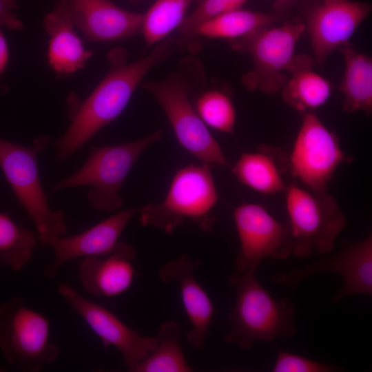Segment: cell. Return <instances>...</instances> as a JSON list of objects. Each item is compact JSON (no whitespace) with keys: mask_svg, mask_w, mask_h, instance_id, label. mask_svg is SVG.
Listing matches in <instances>:
<instances>
[{"mask_svg":"<svg viewBox=\"0 0 372 372\" xmlns=\"http://www.w3.org/2000/svg\"><path fill=\"white\" fill-rule=\"evenodd\" d=\"M174 44V37L169 36L156 43L149 53L132 63L128 62L123 48L110 51L107 55L109 70L92 93L83 100L69 99L70 124L53 143L56 160L61 162L69 158L114 121L147 74L172 53Z\"/></svg>","mask_w":372,"mask_h":372,"instance_id":"1","label":"cell"},{"mask_svg":"<svg viewBox=\"0 0 372 372\" xmlns=\"http://www.w3.org/2000/svg\"><path fill=\"white\" fill-rule=\"evenodd\" d=\"M229 282L235 289V302L229 314L232 327L223 336L226 342L247 350L256 341L292 338L296 333V308L289 299L274 298L253 272L236 271Z\"/></svg>","mask_w":372,"mask_h":372,"instance_id":"2","label":"cell"},{"mask_svg":"<svg viewBox=\"0 0 372 372\" xmlns=\"http://www.w3.org/2000/svg\"><path fill=\"white\" fill-rule=\"evenodd\" d=\"M218 199L210 165L190 164L174 174L165 199L139 209L143 226H152L170 234L185 221L202 231H211L216 220L213 209Z\"/></svg>","mask_w":372,"mask_h":372,"instance_id":"3","label":"cell"},{"mask_svg":"<svg viewBox=\"0 0 372 372\" xmlns=\"http://www.w3.org/2000/svg\"><path fill=\"white\" fill-rule=\"evenodd\" d=\"M163 135L158 130L138 140L108 146H92L84 164L72 174L55 183L52 191L89 187L87 200L95 209L112 212L123 203L121 189L141 155Z\"/></svg>","mask_w":372,"mask_h":372,"instance_id":"4","label":"cell"},{"mask_svg":"<svg viewBox=\"0 0 372 372\" xmlns=\"http://www.w3.org/2000/svg\"><path fill=\"white\" fill-rule=\"evenodd\" d=\"M48 135L37 137L32 146L0 138V167L21 206L34 223L41 246L48 238L66 233L65 214L52 209L39 174L38 156L51 144Z\"/></svg>","mask_w":372,"mask_h":372,"instance_id":"5","label":"cell"},{"mask_svg":"<svg viewBox=\"0 0 372 372\" xmlns=\"http://www.w3.org/2000/svg\"><path fill=\"white\" fill-rule=\"evenodd\" d=\"M304 32V23L291 22L262 28L229 40L232 49L248 54L253 61L252 68L241 76L243 87L267 94L281 90L289 79L286 72L294 61L296 46Z\"/></svg>","mask_w":372,"mask_h":372,"instance_id":"6","label":"cell"},{"mask_svg":"<svg viewBox=\"0 0 372 372\" xmlns=\"http://www.w3.org/2000/svg\"><path fill=\"white\" fill-rule=\"evenodd\" d=\"M293 247L292 254L305 258L313 252L330 253L347 225L337 200L325 192L289 184L285 192Z\"/></svg>","mask_w":372,"mask_h":372,"instance_id":"7","label":"cell"},{"mask_svg":"<svg viewBox=\"0 0 372 372\" xmlns=\"http://www.w3.org/2000/svg\"><path fill=\"white\" fill-rule=\"evenodd\" d=\"M50 322L23 298L0 304V349L7 361L23 372H38L54 362L61 349L50 342Z\"/></svg>","mask_w":372,"mask_h":372,"instance_id":"8","label":"cell"},{"mask_svg":"<svg viewBox=\"0 0 372 372\" xmlns=\"http://www.w3.org/2000/svg\"><path fill=\"white\" fill-rule=\"evenodd\" d=\"M141 85L161 106L178 142L187 152L202 163L228 165L220 145L192 105L187 82L180 74Z\"/></svg>","mask_w":372,"mask_h":372,"instance_id":"9","label":"cell"},{"mask_svg":"<svg viewBox=\"0 0 372 372\" xmlns=\"http://www.w3.org/2000/svg\"><path fill=\"white\" fill-rule=\"evenodd\" d=\"M240 248L235 259L237 272L255 273L265 258L285 259L293 252L289 223H282L263 206L245 203L234 209Z\"/></svg>","mask_w":372,"mask_h":372,"instance_id":"10","label":"cell"},{"mask_svg":"<svg viewBox=\"0 0 372 372\" xmlns=\"http://www.w3.org/2000/svg\"><path fill=\"white\" fill-rule=\"evenodd\" d=\"M338 138L313 112L303 115L288 158V169L309 189L325 192L339 166L347 161Z\"/></svg>","mask_w":372,"mask_h":372,"instance_id":"11","label":"cell"},{"mask_svg":"<svg viewBox=\"0 0 372 372\" xmlns=\"http://www.w3.org/2000/svg\"><path fill=\"white\" fill-rule=\"evenodd\" d=\"M336 273L343 278L341 290L331 299L337 303L355 294H372V237L349 243L335 254L319 258L302 268L276 271L271 278L276 284L295 289L307 278L322 273Z\"/></svg>","mask_w":372,"mask_h":372,"instance_id":"12","label":"cell"},{"mask_svg":"<svg viewBox=\"0 0 372 372\" xmlns=\"http://www.w3.org/2000/svg\"><path fill=\"white\" fill-rule=\"evenodd\" d=\"M57 291L106 347L112 345L120 351L128 371L132 372L156 347V337L141 335L106 308L83 297L70 285L59 284Z\"/></svg>","mask_w":372,"mask_h":372,"instance_id":"13","label":"cell"},{"mask_svg":"<svg viewBox=\"0 0 372 372\" xmlns=\"http://www.w3.org/2000/svg\"><path fill=\"white\" fill-rule=\"evenodd\" d=\"M371 12L370 3L351 0H322L311 7L304 25L316 63L322 66L333 51L348 43Z\"/></svg>","mask_w":372,"mask_h":372,"instance_id":"14","label":"cell"},{"mask_svg":"<svg viewBox=\"0 0 372 372\" xmlns=\"http://www.w3.org/2000/svg\"><path fill=\"white\" fill-rule=\"evenodd\" d=\"M54 9L94 42H114L134 36L141 31L143 17L110 0H56Z\"/></svg>","mask_w":372,"mask_h":372,"instance_id":"15","label":"cell"},{"mask_svg":"<svg viewBox=\"0 0 372 372\" xmlns=\"http://www.w3.org/2000/svg\"><path fill=\"white\" fill-rule=\"evenodd\" d=\"M138 209L128 208L118 211L90 229L70 236H54L41 245L50 247L54 260L44 268L48 278H54L65 262L78 258L90 256H106L114 248L130 220Z\"/></svg>","mask_w":372,"mask_h":372,"instance_id":"16","label":"cell"},{"mask_svg":"<svg viewBox=\"0 0 372 372\" xmlns=\"http://www.w3.org/2000/svg\"><path fill=\"white\" fill-rule=\"evenodd\" d=\"M201 266L200 260L182 254L166 262L158 271L162 282H176L179 286L183 306L192 326L187 338L195 350L205 346L214 311L209 297L195 278L194 272Z\"/></svg>","mask_w":372,"mask_h":372,"instance_id":"17","label":"cell"},{"mask_svg":"<svg viewBox=\"0 0 372 372\" xmlns=\"http://www.w3.org/2000/svg\"><path fill=\"white\" fill-rule=\"evenodd\" d=\"M136 248L118 242L106 256H90L81 260L78 273L83 289L90 294L113 297L127 291L134 278L132 261Z\"/></svg>","mask_w":372,"mask_h":372,"instance_id":"18","label":"cell"},{"mask_svg":"<svg viewBox=\"0 0 372 372\" xmlns=\"http://www.w3.org/2000/svg\"><path fill=\"white\" fill-rule=\"evenodd\" d=\"M287 169L288 158L282 149L262 145L256 152L242 153L231 172L253 190L273 195L285 192L288 185L283 175Z\"/></svg>","mask_w":372,"mask_h":372,"instance_id":"19","label":"cell"},{"mask_svg":"<svg viewBox=\"0 0 372 372\" xmlns=\"http://www.w3.org/2000/svg\"><path fill=\"white\" fill-rule=\"evenodd\" d=\"M43 23L50 36L47 56L50 68L60 74H71L83 68L93 52L85 48L68 17L54 9Z\"/></svg>","mask_w":372,"mask_h":372,"instance_id":"20","label":"cell"},{"mask_svg":"<svg viewBox=\"0 0 372 372\" xmlns=\"http://www.w3.org/2000/svg\"><path fill=\"white\" fill-rule=\"evenodd\" d=\"M316 63L310 55L296 54L291 77L281 89L285 103L303 114L324 105L332 93L331 83L313 70Z\"/></svg>","mask_w":372,"mask_h":372,"instance_id":"21","label":"cell"},{"mask_svg":"<svg viewBox=\"0 0 372 372\" xmlns=\"http://www.w3.org/2000/svg\"><path fill=\"white\" fill-rule=\"evenodd\" d=\"M345 62L340 90L344 95L342 110L353 113H372V59L358 52L349 42L338 49Z\"/></svg>","mask_w":372,"mask_h":372,"instance_id":"22","label":"cell"},{"mask_svg":"<svg viewBox=\"0 0 372 372\" xmlns=\"http://www.w3.org/2000/svg\"><path fill=\"white\" fill-rule=\"evenodd\" d=\"M280 19L278 14L239 8L205 21L198 27L194 37L235 39L254 30L272 26Z\"/></svg>","mask_w":372,"mask_h":372,"instance_id":"23","label":"cell"},{"mask_svg":"<svg viewBox=\"0 0 372 372\" xmlns=\"http://www.w3.org/2000/svg\"><path fill=\"white\" fill-rule=\"evenodd\" d=\"M181 328L174 320H167L157 332V346L132 372H190L193 369L180 344Z\"/></svg>","mask_w":372,"mask_h":372,"instance_id":"24","label":"cell"},{"mask_svg":"<svg viewBox=\"0 0 372 372\" xmlns=\"http://www.w3.org/2000/svg\"><path fill=\"white\" fill-rule=\"evenodd\" d=\"M195 1L201 0H157L143 17L141 32L146 46L156 45L178 28Z\"/></svg>","mask_w":372,"mask_h":372,"instance_id":"25","label":"cell"},{"mask_svg":"<svg viewBox=\"0 0 372 372\" xmlns=\"http://www.w3.org/2000/svg\"><path fill=\"white\" fill-rule=\"evenodd\" d=\"M37 240L33 232L0 212V265L21 271L30 260Z\"/></svg>","mask_w":372,"mask_h":372,"instance_id":"26","label":"cell"},{"mask_svg":"<svg viewBox=\"0 0 372 372\" xmlns=\"http://www.w3.org/2000/svg\"><path fill=\"white\" fill-rule=\"evenodd\" d=\"M195 109L206 125L234 134L236 112L231 98L219 90L203 92L196 100Z\"/></svg>","mask_w":372,"mask_h":372,"instance_id":"27","label":"cell"},{"mask_svg":"<svg viewBox=\"0 0 372 372\" xmlns=\"http://www.w3.org/2000/svg\"><path fill=\"white\" fill-rule=\"evenodd\" d=\"M247 0H201L198 6L185 17L178 30L183 38L194 37L198 27L205 21L225 12L241 8Z\"/></svg>","mask_w":372,"mask_h":372,"instance_id":"28","label":"cell"},{"mask_svg":"<svg viewBox=\"0 0 372 372\" xmlns=\"http://www.w3.org/2000/svg\"><path fill=\"white\" fill-rule=\"evenodd\" d=\"M273 372H333L341 371L334 364L312 360L307 358L277 349Z\"/></svg>","mask_w":372,"mask_h":372,"instance_id":"29","label":"cell"},{"mask_svg":"<svg viewBox=\"0 0 372 372\" xmlns=\"http://www.w3.org/2000/svg\"><path fill=\"white\" fill-rule=\"evenodd\" d=\"M19 0H0V26L10 30L23 29V23L14 10L18 8Z\"/></svg>","mask_w":372,"mask_h":372,"instance_id":"30","label":"cell"},{"mask_svg":"<svg viewBox=\"0 0 372 372\" xmlns=\"http://www.w3.org/2000/svg\"><path fill=\"white\" fill-rule=\"evenodd\" d=\"M9 60V50L2 28L0 26V81L6 70Z\"/></svg>","mask_w":372,"mask_h":372,"instance_id":"31","label":"cell"},{"mask_svg":"<svg viewBox=\"0 0 372 372\" xmlns=\"http://www.w3.org/2000/svg\"><path fill=\"white\" fill-rule=\"evenodd\" d=\"M295 0H275L278 6H287L288 4H290L291 2H293Z\"/></svg>","mask_w":372,"mask_h":372,"instance_id":"32","label":"cell"}]
</instances>
